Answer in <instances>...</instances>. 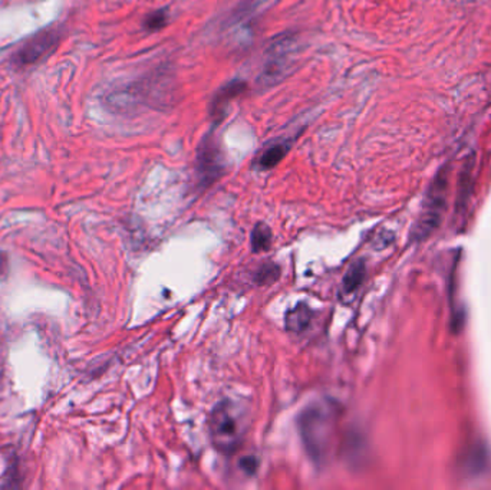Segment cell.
Here are the masks:
<instances>
[{
  "mask_svg": "<svg viewBox=\"0 0 491 490\" xmlns=\"http://www.w3.org/2000/svg\"><path fill=\"white\" fill-rule=\"evenodd\" d=\"M365 275H367L365 262L362 259L353 262L342 279L341 295L342 296L353 295L358 291V288L362 285V282H364Z\"/></svg>",
  "mask_w": 491,
  "mask_h": 490,
  "instance_id": "9",
  "label": "cell"
},
{
  "mask_svg": "<svg viewBox=\"0 0 491 490\" xmlns=\"http://www.w3.org/2000/svg\"><path fill=\"white\" fill-rule=\"evenodd\" d=\"M314 311L306 303L299 302L286 314V328L292 332L305 331L312 321Z\"/></svg>",
  "mask_w": 491,
  "mask_h": 490,
  "instance_id": "10",
  "label": "cell"
},
{
  "mask_svg": "<svg viewBox=\"0 0 491 490\" xmlns=\"http://www.w3.org/2000/svg\"><path fill=\"white\" fill-rule=\"evenodd\" d=\"M338 420L339 408L332 401L314 403L302 411L299 417L302 442L316 464L325 463L329 457Z\"/></svg>",
  "mask_w": 491,
  "mask_h": 490,
  "instance_id": "1",
  "label": "cell"
},
{
  "mask_svg": "<svg viewBox=\"0 0 491 490\" xmlns=\"http://www.w3.org/2000/svg\"><path fill=\"white\" fill-rule=\"evenodd\" d=\"M286 43H288V39H283L276 46H273L274 50L272 54V58L268 59L262 73V84L272 85L281 78V75L284 72V64L288 62L289 50H291V48L288 50L284 49L286 48Z\"/></svg>",
  "mask_w": 491,
  "mask_h": 490,
  "instance_id": "7",
  "label": "cell"
},
{
  "mask_svg": "<svg viewBox=\"0 0 491 490\" xmlns=\"http://www.w3.org/2000/svg\"><path fill=\"white\" fill-rule=\"evenodd\" d=\"M279 268L276 265H265L262 266L261 269L257 271V275H256V282L258 283H268V282H273L277 279L279 276Z\"/></svg>",
  "mask_w": 491,
  "mask_h": 490,
  "instance_id": "13",
  "label": "cell"
},
{
  "mask_svg": "<svg viewBox=\"0 0 491 490\" xmlns=\"http://www.w3.org/2000/svg\"><path fill=\"white\" fill-rule=\"evenodd\" d=\"M168 23V12L166 9L151 12L144 19V28L148 32H159L167 27Z\"/></svg>",
  "mask_w": 491,
  "mask_h": 490,
  "instance_id": "12",
  "label": "cell"
},
{
  "mask_svg": "<svg viewBox=\"0 0 491 490\" xmlns=\"http://www.w3.org/2000/svg\"><path fill=\"white\" fill-rule=\"evenodd\" d=\"M247 89V84L242 80H235L221 87L212 99L210 104V118L213 125H219L226 118L230 102L240 96Z\"/></svg>",
  "mask_w": 491,
  "mask_h": 490,
  "instance_id": "6",
  "label": "cell"
},
{
  "mask_svg": "<svg viewBox=\"0 0 491 490\" xmlns=\"http://www.w3.org/2000/svg\"><path fill=\"white\" fill-rule=\"evenodd\" d=\"M9 271V264H8V257L3 252H0V279L6 278Z\"/></svg>",
  "mask_w": 491,
  "mask_h": 490,
  "instance_id": "14",
  "label": "cell"
},
{
  "mask_svg": "<svg viewBox=\"0 0 491 490\" xmlns=\"http://www.w3.org/2000/svg\"><path fill=\"white\" fill-rule=\"evenodd\" d=\"M447 187H448V175L444 171H441L434 180V183L424 201L423 213L416 227H413L412 238L416 240L427 239L432 233L434 229L438 227L439 222H441L446 210V203H447Z\"/></svg>",
  "mask_w": 491,
  "mask_h": 490,
  "instance_id": "3",
  "label": "cell"
},
{
  "mask_svg": "<svg viewBox=\"0 0 491 490\" xmlns=\"http://www.w3.org/2000/svg\"><path fill=\"white\" fill-rule=\"evenodd\" d=\"M243 420V410L230 400H221L213 407L209 428L216 450L223 454H233L240 447L244 435Z\"/></svg>",
  "mask_w": 491,
  "mask_h": 490,
  "instance_id": "2",
  "label": "cell"
},
{
  "mask_svg": "<svg viewBox=\"0 0 491 490\" xmlns=\"http://www.w3.org/2000/svg\"><path fill=\"white\" fill-rule=\"evenodd\" d=\"M292 147V141H280L276 144H272L269 148H266L261 156H258L256 164L258 170H270L276 167L284 157L288 156V152Z\"/></svg>",
  "mask_w": 491,
  "mask_h": 490,
  "instance_id": "8",
  "label": "cell"
},
{
  "mask_svg": "<svg viewBox=\"0 0 491 490\" xmlns=\"http://www.w3.org/2000/svg\"><path fill=\"white\" fill-rule=\"evenodd\" d=\"M240 466L246 470V472H249V473H253L254 470H256V460L253 459V457H246L244 460H242V463H240Z\"/></svg>",
  "mask_w": 491,
  "mask_h": 490,
  "instance_id": "15",
  "label": "cell"
},
{
  "mask_svg": "<svg viewBox=\"0 0 491 490\" xmlns=\"http://www.w3.org/2000/svg\"><path fill=\"white\" fill-rule=\"evenodd\" d=\"M224 173V156L214 134H207L197 151V174L203 187H209Z\"/></svg>",
  "mask_w": 491,
  "mask_h": 490,
  "instance_id": "4",
  "label": "cell"
},
{
  "mask_svg": "<svg viewBox=\"0 0 491 490\" xmlns=\"http://www.w3.org/2000/svg\"><path fill=\"white\" fill-rule=\"evenodd\" d=\"M272 246V230L265 223H257L251 231V247L254 252H266Z\"/></svg>",
  "mask_w": 491,
  "mask_h": 490,
  "instance_id": "11",
  "label": "cell"
},
{
  "mask_svg": "<svg viewBox=\"0 0 491 490\" xmlns=\"http://www.w3.org/2000/svg\"><path fill=\"white\" fill-rule=\"evenodd\" d=\"M58 39H59L58 31H52V29L43 31V32L35 35L28 42L22 45V48L13 57V62L19 68H24V66L36 64L38 61H41L43 57H46L50 50L57 46Z\"/></svg>",
  "mask_w": 491,
  "mask_h": 490,
  "instance_id": "5",
  "label": "cell"
}]
</instances>
